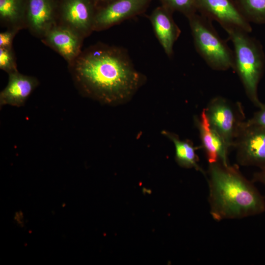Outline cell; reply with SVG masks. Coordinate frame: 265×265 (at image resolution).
Wrapping results in <instances>:
<instances>
[{"mask_svg":"<svg viewBox=\"0 0 265 265\" xmlns=\"http://www.w3.org/2000/svg\"><path fill=\"white\" fill-rule=\"evenodd\" d=\"M97 8L103 7L115 0H93Z\"/></svg>","mask_w":265,"mask_h":265,"instance_id":"cb8c5ba5","label":"cell"},{"mask_svg":"<svg viewBox=\"0 0 265 265\" xmlns=\"http://www.w3.org/2000/svg\"><path fill=\"white\" fill-rule=\"evenodd\" d=\"M239 10L249 22L265 23V0H235Z\"/></svg>","mask_w":265,"mask_h":265,"instance_id":"e0dca14e","label":"cell"},{"mask_svg":"<svg viewBox=\"0 0 265 265\" xmlns=\"http://www.w3.org/2000/svg\"><path fill=\"white\" fill-rule=\"evenodd\" d=\"M20 31L16 29L6 28L0 33V48H12L13 42L16 34Z\"/></svg>","mask_w":265,"mask_h":265,"instance_id":"ffe728a7","label":"cell"},{"mask_svg":"<svg viewBox=\"0 0 265 265\" xmlns=\"http://www.w3.org/2000/svg\"><path fill=\"white\" fill-rule=\"evenodd\" d=\"M97 10L93 0H59L57 24L85 39L94 31Z\"/></svg>","mask_w":265,"mask_h":265,"instance_id":"52a82bcc","label":"cell"},{"mask_svg":"<svg viewBox=\"0 0 265 265\" xmlns=\"http://www.w3.org/2000/svg\"><path fill=\"white\" fill-rule=\"evenodd\" d=\"M0 69L8 75L18 71L13 48H0Z\"/></svg>","mask_w":265,"mask_h":265,"instance_id":"d6986e66","label":"cell"},{"mask_svg":"<svg viewBox=\"0 0 265 265\" xmlns=\"http://www.w3.org/2000/svg\"><path fill=\"white\" fill-rule=\"evenodd\" d=\"M245 122L249 125L265 127V104H263L259 110L255 112L253 116Z\"/></svg>","mask_w":265,"mask_h":265,"instance_id":"44dd1931","label":"cell"},{"mask_svg":"<svg viewBox=\"0 0 265 265\" xmlns=\"http://www.w3.org/2000/svg\"><path fill=\"white\" fill-rule=\"evenodd\" d=\"M84 39L70 28L57 24L41 40L45 45L61 56L68 64L81 52Z\"/></svg>","mask_w":265,"mask_h":265,"instance_id":"8fae6325","label":"cell"},{"mask_svg":"<svg viewBox=\"0 0 265 265\" xmlns=\"http://www.w3.org/2000/svg\"><path fill=\"white\" fill-rule=\"evenodd\" d=\"M162 133L174 143L175 160L180 166L186 168H194L205 176L206 173L198 163V158L195 148L191 141L181 140L177 135L169 132L164 131Z\"/></svg>","mask_w":265,"mask_h":265,"instance_id":"2e32d148","label":"cell"},{"mask_svg":"<svg viewBox=\"0 0 265 265\" xmlns=\"http://www.w3.org/2000/svg\"><path fill=\"white\" fill-rule=\"evenodd\" d=\"M198 12L210 20H215L225 29L236 28L248 33L250 23L233 0H198Z\"/></svg>","mask_w":265,"mask_h":265,"instance_id":"9c48e42d","label":"cell"},{"mask_svg":"<svg viewBox=\"0 0 265 265\" xmlns=\"http://www.w3.org/2000/svg\"><path fill=\"white\" fill-rule=\"evenodd\" d=\"M28 0H0V24L19 31L27 28Z\"/></svg>","mask_w":265,"mask_h":265,"instance_id":"9a60e30c","label":"cell"},{"mask_svg":"<svg viewBox=\"0 0 265 265\" xmlns=\"http://www.w3.org/2000/svg\"><path fill=\"white\" fill-rule=\"evenodd\" d=\"M161 5L172 12L177 11L187 19L198 12V0H159Z\"/></svg>","mask_w":265,"mask_h":265,"instance_id":"ac0fdd59","label":"cell"},{"mask_svg":"<svg viewBox=\"0 0 265 265\" xmlns=\"http://www.w3.org/2000/svg\"><path fill=\"white\" fill-rule=\"evenodd\" d=\"M14 219L17 223L21 226H23L24 224V218L23 213L21 212H17L14 216Z\"/></svg>","mask_w":265,"mask_h":265,"instance_id":"603a6c76","label":"cell"},{"mask_svg":"<svg viewBox=\"0 0 265 265\" xmlns=\"http://www.w3.org/2000/svg\"><path fill=\"white\" fill-rule=\"evenodd\" d=\"M252 181L254 183H260L265 186V169H262L254 173Z\"/></svg>","mask_w":265,"mask_h":265,"instance_id":"7402d4cb","label":"cell"},{"mask_svg":"<svg viewBox=\"0 0 265 265\" xmlns=\"http://www.w3.org/2000/svg\"><path fill=\"white\" fill-rule=\"evenodd\" d=\"M204 108L210 125L219 135L229 151L233 147L240 127L245 121L241 105L217 96Z\"/></svg>","mask_w":265,"mask_h":265,"instance_id":"5b68a950","label":"cell"},{"mask_svg":"<svg viewBox=\"0 0 265 265\" xmlns=\"http://www.w3.org/2000/svg\"><path fill=\"white\" fill-rule=\"evenodd\" d=\"M173 13L161 5L154 9L149 17L155 34L168 57L172 56L173 46L181 34Z\"/></svg>","mask_w":265,"mask_h":265,"instance_id":"7c38bea8","label":"cell"},{"mask_svg":"<svg viewBox=\"0 0 265 265\" xmlns=\"http://www.w3.org/2000/svg\"><path fill=\"white\" fill-rule=\"evenodd\" d=\"M152 0H115L97 8L94 31L108 29L144 13Z\"/></svg>","mask_w":265,"mask_h":265,"instance_id":"ba28073f","label":"cell"},{"mask_svg":"<svg viewBox=\"0 0 265 265\" xmlns=\"http://www.w3.org/2000/svg\"><path fill=\"white\" fill-rule=\"evenodd\" d=\"M59 0H28L27 28L34 37L42 39L57 24Z\"/></svg>","mask_w":265,"mask_h":265,"instance_id":"30bf717a","label":"cell"},{"mask_svg":"<svg viewBox=\"0 0 265 265\" xmlns=\"http://www.w3.org/2000/svg\"><path fill=\"white\" fill-rule=\"evenodd\" d=\"M68 68L82 95L106 104L128 99L144 81L125 49L101 42L82 50Z\"/></svg>","mask_w":265,"mask_h":265,"instance_id":"6da1fadb","label":"cell"},{"mask_svg":"<svg viewBox=\"0 0 265 265\" xmlns=\"http://www.w3.org/2000/svg\"><path fill=\"white\" fill-rule=\"evenodd\" d=\"M225 30L233 44V69L238 75L248 98L260 108L263 103L258 98L257 89L265 65L262 48L247 32L236 28Z\"/></svg>","mask_w":265,"mask_h":265,"instance_id":"3957f363","label":"cell"},{"mask_svg":"<svg viewBox=\"0 0 265 265\" xmlns=\"http://www.w3.org/2000/svg\"><path fill=\"white\" fill-rule=\"evenodd\" d=\"M196 50L212 69L225 71L234 66V52L218 35L211 21L195 14L187 18Z\"/></svg>","mask_w":265,"mask_h":265,"instance_id":"277c9868","label":"cell"},{"mask_svg":"<svg viewBox=\"0 0 265 265\" xmlns=\"http://www.w3.org/2000/svg\"><path fill=\"white\" fill-rule=\"evenodd\" d=\"M39 84L36 78L19 71L8 74V83L0 92V108L5 105L23 106Z\"/></svg>","mask_w":265,"mask_h":265,"instance_id":"5bb4252c","label":"cell"},{"mask_svg":"<svg viewBox=\"0 0 265 265\" xmlns=\"http://www.w3.org/2000/svg\"><path fill=\"white\" fill-rule=\"evenodd\" d=\"M194 122L209 163L220 161L224 164H229L228 158L229 151L219 135L210 125L205 108L199 116L194 117Z\"/></svg>","mask_w":265,"mask_h":265,"instance_id":"4fadbf2b","label":"cell"},{"mask_svg":"<svg viewBox=\"0 0 265 265\" xmlns=\"http://www.w3.org/2000/svg\"><path fill=\"white\" fill-rule=\"evenodd\" d=\"M210 213L215 220L238 219L261 214L265 200L236 166L209 163L207 175Z\"/></svg>","mask_w":265,"mask_h":265,"instance_id":"7a4b0ae2","label":"cell"},{"mask_svg":"<svg viewBox=\"0 0 265 265\" xmlns=\"http://www.w3.org/2000/svg\"><path fill=\"white\" fill-rule=\"evenodd\" d=\"M238 163L265 169V127L241 124L233 147Z\"/></svg>","mask_w":265,"mask_h":265,"instance_id":"8992f818","label":"cell"}]
</instances>
